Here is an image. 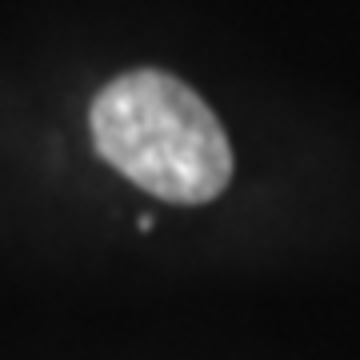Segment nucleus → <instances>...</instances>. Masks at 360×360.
Instances as JSON below:
<instances>
[{
  "mask_svg": "<svg viewBox=\"0 0 360 360\" xmlns=\"http://www.w3.org/2000/svg\"><path fill=\"white\" fill-rule=\"evenodd\" d=\"M89 124L96 153L160 200L205 205L229 188V136L212 108L168 72L136 68L108 80Z\"/></svg>",
  "mask_w": 360,
  "mask_h": 360,
  "instance_id": "1",
  "label": "nucleus"
}]
</instances>
